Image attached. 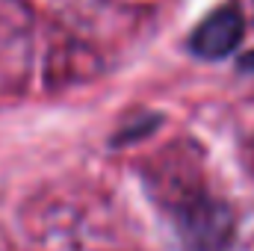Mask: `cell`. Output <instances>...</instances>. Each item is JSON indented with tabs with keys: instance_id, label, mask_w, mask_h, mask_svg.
<instances>
[{
	"instance_id": "obj_1",
	"label": "cell",
	"mask_w": 254,
	"mask_h": 251,
	"mask_svg": "<svg viewBox=\"0 0 254 251\" xmlns=\"http://www.w3.org/2000/svg\"><path fill=\"white\" fill-rule=\"evenodd\" d=\"M175 219L190 251H225L234 240V216L225 201L195 195L178 207Z\"/></svg>"
},
{
	"instance_id": "obj_2",
	"label": "cell",
	"mask_w": 254,
	"mask_h": 251,
	"mask_svg": "<svg viewBox=\"0 0 254 251\" xmlns=\"http://www.w3.org/2000/svg\"><path fill=\"white\" fill-rule=\"evenodd\" d=\"M243 39V15L234 6L216 9L213 15H207L195 33H192V54H198L201 60H222L228 57Z\"/></svg>"
},
{
	"instance_id": "obj_3",
	"label": "cell",
	"mask_w": 254,
	"mask_h": 251,
	"mask_svg": "<svg viewBox=\"0 0 254 251\" xmlns=\"http://www.w3.org/2000/svg\"><path fill=\"white\" fill-rule=\"evenodd\" d=\"M240 68H246V71H254V51H252V54H246V57H243V63H240Z\"/></svg>"
}]
</instances>
